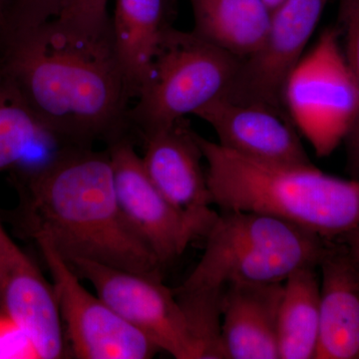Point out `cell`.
<instances>
[{
  "instance_id": "6da1fadb",
  "label": "cell",
  "mask_w": 359,
  "mask_h": 359,
  "mask_svg": "<svg viewBox=\"0 0 359 359\" xmlns=\"http://www.w3.org/2000/svg\"><path fill=\"white\" fill-rule=\"evenodd\" d=\"M0 82L60 147L126 136L132 102L111 33L78 34L56 20L0 32Z\"/></svg>"
},
{
  "instance_id": "7a4b0ae2",
  "label": "cell",
  "mask_w": 359,
  "mask_h": 359,
  "mask_svg": "<svg viewBox=\"0 0 359 359\" xmlns=\"http://www.w3.org/2000/svg\"><path fill=\"white\" fill-rule=\"evenodd\" d=\"M22 230L63 261L161 275L162 264L123 215L108 151L63 147L14 170Z\"/></svg>"
},
{
  "instance_id": "3957f363",
  "label": "cell",
  "mask_w": 359,
  "mask_h": 359,
  "mask_svg": "<svg viewBox=\"0 0 359 359\" xmlns=\"http://www.w3.org/2000/svg\"><path fill=\"white\" fill-rule=\"evenodd\" d=\"M196 137L212 205L221 211L262 212L330 241L359 228L358 179L332 176L313 164H264Z\"/></svg>"
},
{
  "instance_id": "277c9868",
  "label": "cell",
  "mask_w": 359,
  "mask_h": 359,
  "mask_svg": "<svg viewBox=\"0 0 359 359\" xmlns=\"http://www.w3.org/2000/svg\"><path fill=\"white\" fill-rule=\"evenodd\" d=\"M199 263L174 290L187 316L222 308L226 287L283 283L318 268L332 241L257 212L221 211L205 233Z\"/></svg>"
},
{
  "instance_id": "5b68a950",
  "label": "cell",
  "mask_w": 359,
  "mask_h": 359,
  "mask_svg": "<svg viewBox=\"0 0 359 359\" xmlns=\"http://www.w3.org/2000/svg\"><path fill=\"white\" fill-rule=\"evenodd\" d=\"M240 60L193 32L172 26L130 107V126L145 137L195 114L223 95Z\"/></svg>"
},
{
  "instance_id": "8992f818",
  "label": "cell",
  "mask_w": 359,
  "mask_h": 359,
  "mask_svg": "<svg viewBox=\"0 0 359 359\" xmlns=\"http://www.w3.org/2000/svg\"><path fill=\"white\" fill-rule=\"evenodd\" d=\"M339 27L327 28L295 66L285 87L290 120L318 157L334 153L359 113L358 86L340 44Z\"/></svg>"
},
{
  "instance_id": "52a82bcc",
  "label": "cell",
  "mask_w": 359,
  "mask_h": 359,
  "mask_svg": "<svg viewBox=\"0 0 359 359\" xmlns=\"http://www.w3.org/2000/svg\"><path fill=\"white\" fill-rule=\"evenodd\" d=\"M328 0H285L271 13L268 32L256 50L241 59L228 88L219 98L264 108L290 120L285 87L304 57L309 40Z\"/></svg>"
},
{
  "instance_id": "ba28073f",
  "label": "cell",
  "mask_w": 359,
  "mask_h": 359,
  "mask_svg": "<svg viewBox=\"0 0 359 359\" xmlns=\"http://www.w3.org/2000/svg\"><path fill=\"white\" fill-rule=\"evenodd\" d=\"M116 313L177 359L202 353L174 290L156 273H135L89 261L68 264Z\"/></svg>"
},
{
  "instance_id": "9c48e42d",
  "label": "cell",
  "mask_w": 359,
  "mask_h": 359,
  "mask_svg": "<svg viewBox=\"0 0 359 359\" xmlns=\"http://www.w3.org/2000/svg\"><path fill=\"white\" fill-rule=\"evenodd\" d=\"M39 245L52 278L71 353L80 359H150L161 349L79 282L69 264L45 245Z\"/></svg>"
},
{
  "instance_id": "30bf717a",
  "label": "cell",
  "mask_w": 359,
  "mask_h": 359,
  "mask_svg": "<svg viewBox=\"0 0 359 359\" xmlns=\"http://www.w3.org/2000/svg\"><path fill=\"white\" fill-rule=\"evenodd\" d=\"M116 195L123 215L163 266L204 238L215 218L181 211L151 181L142 157L126 136L108 144Z\"/></svg>"
},
{
  "instance_id": "8fae6325",
  "label": "cell",
  "mask_w": 359,
  "mask_h": 359,
  "mask_svg": "<svg viewBox=\"0 0 359 359\" xmlns=\"http://www.w3.org/2000/svg\"><path fill=\"white\" fill-rule=\"evenodd\" d=\"M0 311L29 337L39 358H66L53 285L8 235L0 219Z\"/></svg>"
},
{
  "instance_id": "7c38bea8",
  "label": "cell",
  "mask_w": 359,
  "mask_h": 359,
  "mask_svg": "<svg viewBox=\"0 0 359 359\" xmlns=\"http://www.w3.org/2000/svg\"><path fill=\"white\" fill-rule=\"evenodd\" d=\"M216 132L222 147L269 165H311L294 123L257 106L217 98L194 114Z\"/></svg>"
},
{
  "instance_id": "4fadbf2b",
  "label": "cell",
  "mask_w": 359,
  "mask_h": 359,
  "mask_svg": "<svg viewBox=\"0 0 359 359\" xmlns=\"http://www.w3.org/2000/svg\"><path fill=\"white\" fill-rule=\"evenodd\" d=\"M194 132L181 120L144 137V168L171 204L181 211L203 218H215L207 172L203 169L202 149Z\"/></svg>"
},
{
  "instance_id": "5bb4252c",
  "label": "cell",
  "mask_w": 359,
  "mask_h": 359,
  "mask_svg": "<svg viewBox=\"0 0 359 359\" xmlns=\"http://www.w3.org/2000/svg\"><path fill=\"white\" fill-rule=\"evenodd\" d=\"M320 339L316 359H359V264L332 241L321 259Z\"/></svg>"
},
{
  "instance_id": "9a60e30c",
  "label": "cell",
  "mask_w": 359,
  "mask_h": 359,
  "mask_svg": "<svg viewBox=\"0 0 359 359\" xmlns=\"http://www.w3.org/2000/svg\"><path fill=\"white\" fill-rule=\"evenodd\" d=\"M283 283H240L224 290L222 337L226 359H280L278 318Z\"/></svg>"
},
{
  "instance_id": "2e32d148",
  "label": "cell",
  "mask_w": 359,
  "mask_h": 359,
  "mask_svg": "<svg viewBox=\"0 0 359 359\" xmlns=\"http://www.w3.org/2000/svg\"><path fill=\"white\" fill-rule=\"evenodd\" d=\"M168 0H116L111 40L132 101L143 86L163 36L172 27Z\"/></svg>"
},
{
  "instance_id": "e0dca14e",
  "label": "cell",
  "mask_w": 359,
  "mask_h": 359,
  "mask_svg": "<svg viewBox=\"0 0 359 359\" xmlns=\"http://www.w3.org/2000/svg\"><path fill=\"white\" fill-rule=\"evenodd\" d=\"M193 32L201 39L243 59L263 41L271 11L261 0H190Z\"/></svg>"
},
{
  "instance_id": "ac0fdd59",
  "label": "cell",
  "mask_w": 359,
  "mask_h": 359,
  "mask_svg": "<svg viewBox=\"0 0 359 359\" xmlns=\"http://www.w3.org/2000/svg\"><path fill=\"white\" fill-rule=\"evenodd\" d=\"M318 269H299L283 282L278 318L280 359H316L320 325Z\"/></svg>"
},
{
  "instance_id": "d6986e66",
  "label": "cell",
  "mask_w": 359,
  "mask_h": 359,
  "mask_svg": "<svg viewBox=\"0 0 359 359\" xmlns=\"http://www.w3.org/2000/svg\"><path fill=\"white\" fill-rule=\"evenodd\" d=\"M54 140L9 90L0 82V172L42 162L57 152Z\"/></svg>"
},
{
  "instance_id": "ffe728a7",
  "label": "cell",
  "mask_w": 359,
  "mask_h": 359,
  "mask_svg": "<svg viewBox=\"0 0 359 359\" xmlns=\"http://www.w3.org/2000/svg\"><path fill=\"white\" fill-rule=\"evenodd\" d=\"M109 0H65L62 11L54 18L78 34L90 37L109 35Z\"/></svg>"
},
{
  "instance_id": "44dd1931",
  "label": "cell",
  "mask_w": 359,
  "mask_h": 359,
  "mask_svg": "<svg viewBox=\"0 0 359 359\" xmlns=\"http://www.w3.org/2000/svg\"><path fill=\"white\" fill-rule=\"evenodd\" d=\"M339 11L337 27L344 39V55L359 93V0H339ZM346 140L347 145L359 140V113Z\"/></svg>"
},
{
  "instance_id": "7402d4cb",
  "label": "cell",
  "mask_w": 359,
  "mask_h": 359,
  "mask_svg": "<svg viewBox=\"0 0 359 359\" xmlns=\"http://www.w3.org/2000/svg\"><path fill=\"white\" fill-rule=\"evenodd\" d=\"M65 0H13L8 25L18 29L42 25L57 18Z\"/></svg>"
},
{
  "instance_id": "603a6c76",
  "label": "cell",
  "mask_w": 359,
  "mask_h": 359,
  "mask_svg": "<svg viewBox=\"0 0 359 359\" xmlns=\"http://www.w3.org/2000/svg\"><path fill=\"white\" fill-rule=\"evenodd\" d=\"M0 358H39L22 328L0 311Z\"/></svg>"
},
{
  "instance_id": "cb8c5ba5",
  "label": "cell",
  "mask_w": 359,
  "mask_h": 359,
  "mask_svg": "<svg viewBox=\"0 0 359 359\" xmlns=\"http://www.w3.org/2000/svg\"><path fill=\"white\" fill-rule=\"evenodd\" d=\"M335 241L344 243L351 256L359 264V228Z\"/></svg>"
},
{
  "instance_id": "d4e9b609",
  "label": "cell",
  "mask_w": 359,
  "mask_h": 359,
  "mask_svg": "<svg viewBox=\"0 0 359 359\" xmlns=\"http://www.w3.org/2000/svg\"><path fill=\"white\" fill-rule=\"evenodd\" d=\"M348 150L349 167L354 175V179L359 180V140L347 145Z\"/></svg>"
},
{
  "instance_id": "484cf974",
  "label": "cell",
  "mask_w": 359,
  "mask_h": 359,
  "mask_svg": "<svg viewBox=\"0 0 359 359\" xmlns=\"http://www.w3.org/2000/svg\"><path fill=\"white\" fill-rule=\"evenodd\" d=\"M13 0H0V32H4L8 25Z\"/></svg>"
},
{
  "instance_id": "4316f807",
  "label": "cell",
  "mask_w": 359,
  "mask_h": 359,
  "mask_svg": "<svg viewBox=\"0 0 359 359\" xmlns=\"http://www.w3.org/2000/svg\"><path fill=\"white\" fill-rule=\"evenodd\" d=\"M261 1L273 13L278 6H282L285 0H261Z\"/></svg>"
}]
</instances>
